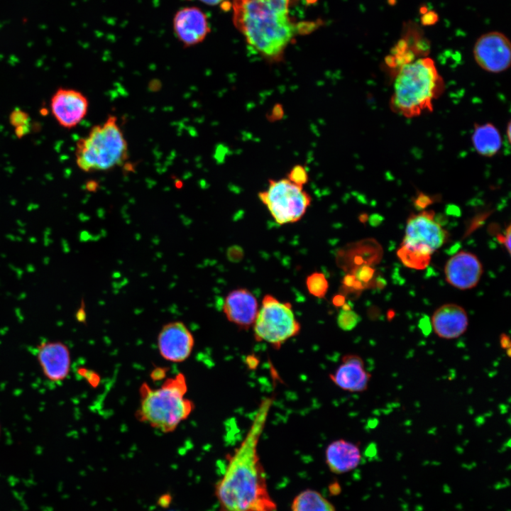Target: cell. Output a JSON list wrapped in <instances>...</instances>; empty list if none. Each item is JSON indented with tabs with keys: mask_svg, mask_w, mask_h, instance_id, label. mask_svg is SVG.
<instances>
[{
	"mask_svg": "<svg viewBox=\"0 0 511 511\" xmlns=\"http://www.w3.org/2000/svg\"><path fill=\"white\" fill-rule=\"evenodd\" d=\"M287 178L297 185L303 186L308 181V175L304 167L297 165L290 170Z\"/></svg>",
	"mask_w": 511,
	"mask_h": 511,
	"instance_id": "23",
	"label": "cell"
},
{
	"mask_svg": "<svg viewBox=\"0 0 511 511\" xmlns=\"http://www.w3.org/2000/svg\"><path fill=\"white\" fill-rule=\"evenodd\" d=\"M306 285L309 292L318 298L325 296L328 288L329 282L322 273L315 272L307 276Z\"/></svg>",
	"mask_w": 511,
	"mask_h": 511,
	"instance_id": "21",
	"label": "cell"
},
{
	"mask_svg": "<svg viewBox=\"0 0 511 511\" xmlns=\"http://www.w3.org/2000/svg\"><path fill=\"white\" fill-rule=\"evenodd\" d=\"M226 319L240 329H248L253 325L258 312V304L253 294L245 288L231 291L222 307Z\"/></svg>",
	"mask_w": 511,
	"mask_h": 511,
	"instance_id": "15",
	"label": "cell"
},
{
	"mask_svg": "<svg viewBox=\"0 0 511 511\" xmlns=\"http://www.w3.org/2000/svg\"><path fill=\"white\" fill-rule=\"evenodd\" d=\"M444 273L450 285L460 290H468L478 283L483 274V266L476 255L461 251L449 258Z\"/></svg>",
	"mask_w": 511,
	"mask_h": 511,
	"instance_id": "14",
	"label": "cell"
},
{
	"mask_svg": "<svg viewBox=\"0 0 511 511\" xmlns=\"http://www.w3.org/2000/svg\"><path fill=\"white\" fill-rule=\"evenodd\" d=\"M97 185L94 182L90 181L87 183V188L89 191H94L96 189Z\"/></svg>",
	"mask_w": 511,
	"mask_h": 511,
	"instance_id": "34",
	"label": "cell"
},
{
	"mask_svg": "<svg viewBox=\"0 0 511 511\" xmlns=\"http://www.w3.org/2000/svg\"><path fill=\"white\" fill-rule=\"evenodd\" d=\"M507 137L508 138V141H510V122L508 123L507 128Z\"/></svg>",
	"mask_w": 511,
	"mask_h": 511,
	"instance_id": "35",
	"label": "cell"
},
{
	"mask_svg": "<svg viewBox=\"0 0 511 511\" xmlns=\"http://www.w3.org/2000/svg\"><path fill=\"white\" fill-rule=\"evenodd\" d=\"M337 317L339 327L343 330L353 329L361 320L360 316L345 303Z\"/></svg>",
	"mask_w": 511,
	"mask_h": 511,
	"instance_id": "22",
	"label": "cell"
},
{
	"mask_svg": "<svg viewBox=\"0 0 511 511\" xmlns=\"http://www.w3.org/2000/svg\"><path fill=\"white\" fill-rule=\"evenodd\" d=\"M447 238V232L433 219L432 213L422 212L409 218L405 235L397 251L402 263L410 268L423 269L432 253Z\"/></svg>",
	"mask_w": 511,
	"mask_h": 511,
	"instance_id": "6",
	"label": "cell"
},
{
	"mask_svg": "<svg viewBox=\"0 0 511 511\" xmlns=\"http://www.w3.org/2000/svg\"><path fill=\"white\" fill-rule=\"evenodd\" d=\"M243 250L238 246H232L229 249V258L233 261H238L243 258Z\"/></svg>",
	"mask_w": 511,
	"mask_h": 511,
	"instance_id": "26",
	"label": "cell"
},
{
	"mask_svg": "<svg viewBox=\"0 0 511 511\" xmlns=\"http://www.w3.org/2000/svg\"><path fill=\"white\" fill-rule=\"evenodd\" d=\"M468 325L466 310L456 304H445L432 317V326L436 334L445 339H454L465 333Z\"/></svg>",
	"mask_w": 511,
	"mask_h": 511,
	"instance_id": "17",
	"label": "cell"
},
{
	"mask_svg": "<svg viewBox=\"0 0 511 511\" xmlns=\"http://www.w3.org/2000/svg\"><path fill=\"white\" fill-rule=\"evenodd\" d=\"M50 108L54 118L61 126L72 128L87 116L89 100L78 90L61 87L52 96Z\"/></svg>",
	"mask_w": 511,
	"mask_h": 511,
	"instance_id": "11",
	"label": "cell"
},
{
	"mask_svg": "<svg viewBox=\"0 0 511 511\" xmlns=\"http://www.w3.org/2000/svg\"><path fill=\"white\" fill-rule=\"evenodd\" d=\"M194 339L192 332L182 322L165 324L158 336V348L160 356L172 363L187 360L192 353Z\"/></svg>",
	"mask_w": 511,
	"mask_h": 511,
	"instance_id": "10",
	"label": "cell"
},
{
	"mask_svg": "<svg viewBox=\"0 0 511 511\" xmlns=\"http://www.w3.org/2000/svg\"><path fill=\"white\" fill-rule=\"evenodd\" d=\"M430 202V199L428 197L421 194L416 201V204L420 208H424Z\"/></svg>",
	"mask_w": 511,
	"mask_h": 511,
	"instance_id": "29",
	"label": "cell"
},
{
	"mask_svg": "<svg viewBox=\"0 0 511 511\" xmlns=\"http://www.w3.org/2000/svg\"><path fill=\"white\" fill-rule=\"evenodd\" d=\"M199 1L206 4L207 5L214 6V5H218L221 3H222L225 0H199Z\"/></svg>",
	"mask_w": 511,
	"mask_h": 511,
	"instance_id": "32",
	"label": "cell"
},
{
	"mask_svg": "<svg viewBox=\"0 0 511 511\" xmlns=\"http://www.w3.org/2000/svg\"><path fill=\"white\" fill-rule=\"evenodd\" d=\"M351 274L364 288V285L368 284L372 279L374 270L366 265H363L356 267Z\"/></svg>",
	"mask_w": 511,
	"mask_h": 511,
	"instance_id": "24",
	"label": "cell"
},
{
	"mask_svg": "<svg viewBox=\"0 0 511 511\" xmlns=\"http://www.w3.org/2000/svg\"><path fill=\"white\" fill-rule=\"evenodd\" d=\"M258 197L274 220L281 225L301 219L312 202L302 186L287 178L270 180L268 188L259 192Z\"/></svg>",
	"mask_w": 511,
	"mask_h": 511,
	"instance_id": "8",
	"label": "cell"
},
{
	"mask_svg": "<svg viewBox=\"0 0 511 511\" xmlns=\"http://www.w3.org/2000/svg\"><path fill=\"white\" fill-rule=\"evenodd\" d=\"M75 158L78 167L86 172L108 171L127 161L128 142L115 115H109L77 141Z\"/></svg>",
	"mask_w": 511,
	"mask_h": 511,
	"instance_id": "5",
	"label": "cell"
},
{
	"mask_svg": "<svg viewBox=\"0 0 511 511\" xmlns=\"http://www.w3.org/2000/svg\"><path fill=\"white\" fill-rule=\"evenodd\" d=\"M378 216H379V215H376V214L371 216L370 221V224H371L373 226H376V225H378V224H379L380 223V221H381L380 218H381V217L379 218L378 219H377V218L378 217Z\"/></svg>",
	"mask_w": 511,
	"mask_h": 511,
	"instance_id": "33",
	"label": "cell"
},
{
	"mask_svg": "<svg viewBox=\"0 0 511 511\" xmlns=\"http://www.w3.org/2000/svg\"><path fill=\"white\" fill-rule=\"evenodd\" d=\"M500 344L504 349L510 348L511 346L510 336L506 334H502L500 336Z\"/></svg>",
	"mask_w": 511,
	"mask_h": 511,
	"instance_id": "28",
	"label": "cell"
},
{
	"mask_svg": "<svg viewBox=\"0 0 511 511\" xmlns=\"http://www.w3.org/2000/svg\"><path fill=\"white\" fill-rule=\"evenodd\" d=\"M0 433H1V427H0Z\"/></svg>",
	"mask_w": 511,
	"mask_h": 511,
	"instance_id": "36",
	"label": "cell"
},
{
	"mask_svg": "<svg viewBox=\"0 0 511 511\" xmlns=\"http://www.w3.org/2000/svg\"><path fill=\"white\" fill-rule=\"evenodd\" d=\"M471 141L477 153L487 158L496 155L502 143L498 129L490 123L476 124Z\"/></svg>",
	"mask_w": 511,
	"mask_h": 511,
	"instance_id": "19",
	"label": "cell"
},
{
	"mask_svg": "<svg viewBox=\"0 0 511 511\" xmlns=\"http://www.w3.org/2000/svg\"><path fill=\"white\" fill-rule=\"evenodd\" d=\"M333 304L336 307H342L345 304V298L343 295H336L333 298Z\"/></svg>",
	"mask_w": 511,
	"mask_h": 511,
	"instance_id": "31",
	"label": "cell"
},
{
	"mask_svg": "<svg viewBox=\"0 0 511 511\" xmlns=\"http://www.w3.org/2000/svg\"><path fill=\"white\" fill-rule=\"evenodd\" d=\"M289 6L290 0H233V24L268 61H280L296 33Z\"/></svg>",
	"mask_w": 511,
	"mask_h": 511,
	"instance_id": "2",
	"label": "cell"
},
{
	"mask_svg": "<svg viewBox=\"0 0 511 511\" xmlns=\"http://www.w3.org/2000/svg\"><path fill=\"white\" fill-rule=\"evenodd\" d=\"M173 30L177 40L186 48L199 44L210 32L206 14L194 6L177 11L173 18Z\"/></svg>",
	"mask_w": 511,
	"mask_h": 511,
	"instance_id": "12",
	"label": "cell"
},
{
	"mask_svg": "<svg viewBox=\"0 0 511 511\" xmlns=\"http://www.w3.org/2000/svg\"><path fill=\"white\" fill-rule=\"evenodd\" d=\"M10 123L14 127L28 125L29 115L21 109H15L9 116Z\"/></svg>",
	"mask_w": 511,
	"mask_h": 511,
	"instance_id": "25",
	"label": "cell"
},
{
	"mask_svg": "<svg viewBox=\"0 0 511 511\" xmlns=\"http://www.w3.org/2000/svg\"><path fill=\"white\" fill-rule=\"evenodd\" d=\"M253 326L256 340L265 341L277 350L301 329L292 304L281 302L271 295L263 298Z\"/></svg>",
	"mask_w": 511,
	"mask_h": 511,
	"instance_id": "7",
	"label": "cell"
},
{
	"mask_svg": "<svg viewBox=\"0 0 511 511\" xmlns=\"http://www.w3.org/2000/svg\"><path fill=\"white\" fill-rule=\"evenodd\" d=\"M272 404V398L262 400L245 439L230 457L222 478L216 485L219 511L277 510L258 453L259 439Z\"/></svg>",
	"mask_w": 511,
	"mask_h": 511,
	"instance_id": "1",
	"label": "cell"
},
{
	"mask_svg": "<svg viewBox=\"0 0 511 511\" xmlns=\"http://www.w3.org/2000/svg\"><path fill=\"white\" fill-rule=\"evenodd\" d=\"M371 375L365 369L364 361L356 354H346L336 370L329 374L330 380L341 389L351 392L367 390Z\"/></svg>",
	"mask_w": 511,
	"mask_h": 511,
	"instance_id": "16",
	"label": "cell"
},
{
	"mask_svg": "<svg viewBox=\"0 0 511 511\" xmlns=\"http://www.w3.org/2000/svg\"><path fill=\"white\" fill-rule=\"evenodd\" d=\"M187 392L182 373L166 379L159 388L142 384L137 418L163 433L173 432L193 411L194 404L186 398Z\"/></svg>",
	"mask_w": 511,
	"mask_h": 511,
	"instance_id": "4",
	"label": "cell"
},
{
	"mask_svg": "<svg viewBox=\"0 0 511 511\" xmlns=\"http://www.w3.org/2000/svg\"><path fill=\"white\" fill-rule=\"evenodd\" d=\"M326 463L330 471L343 474L355 469L361 461L359 446L344 439L331 442L325 451Z\"/></svg>",
	"mask_w": 511,
	"mask_h": 511,
	"instance_id": "18",
	"label": "cell"
},
{
	"mask_svg": "<svg viewBox=\"0 0 511 511\" xmlns=\"http://www.w3.org/2000/svg\"><path fill=\"white\" fill-rule=\"evenodd\" d=\"M28 125L21 126L15 128V133L18 138H21L28 133Z\"/></svg>",
	"mask_w": 511,
	"mask_h": 511,
	"instance_id": "30",
	"label": "cell"
},
{
	"mask_svg": "<svg viewBox=\"0 0 511 511\" xmlns=\"http://www.w3.org/2000/svg\"><path fill=\"white\" fill-rule=\"evenodd\" d=\"M292 511H336L334 505L319 492L306 489L294 498Z\"/></svg>",
	"mask_w": 511,
	"mask_h": 511,
	"instance_id": "20",
	"label": "cell"
},
{
	"mask_svg": "<svg viewBox=\"0 0 511 511\" xmlns=\"http://www.w3.org/2000/svg\"><path fill=\"white\" fill-rule=\"evenodd\" d=\"M473 55L476 62L483 70L490 73H500L510 66L511 43L502 33L490 31L477 39Z\"/></svg>",
	"mask_w": 511,
	"mask_h": 511,
	"instance_id": "9",
	"label": "cell"
},
{
	"mask_svg": "<svg viewBox=\"0 0 511 511\" xmlns=\"http://www.w3.org/2000/svg\"><path fill=\"white\" fill-rule=\"evenodd\" d=\"M36 356L45 377L57 383L69 375L71 356L69 348L61 341H46L37 347Z\"/></svg>",
	"mask_w": 511,
	"mask_h": 511,
	"instance_id": "13",
	"label": "cell"
},
{
	"mask_svg": "<svg viewBox=\"0 0 511 511\" xmlns=\"http://www.w3.org/2000/svg\"><path fill=\"white\" fill-rule=\"evenodd\" d=\"M510 233H511L510 232V226H509L506 230L505 236H500V237L501 238L500 241L502 242L505 245L509 253H510V238H511Z\"/></svg>",
	"mask_w": 511,
	"mask_h": 511,
	"instance_id": "27",
	"label": "cell"
},
{
	"mask_svg": "<svg viewBox=\"0 0 511 511\" xmlns=\"http://www.w3.org/2000/svg\"><path fill=\"white\" fill-rule=\"evenodd\" d=\"M444 89V79L432 59L417 58L397 68L390 99L391 109L406 118L432 111L433 102Z\"/></svg>",
	"mask_w": 511,
	"mask_h": 511,
	"instance_id": "3",
	"label": "cell"
}]
</instances>
